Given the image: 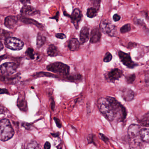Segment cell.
<instances>
[{
  "instance_id": "6da1fadb",
  "label": "cell",
  "mask_w": 149,
  "mask_h": 149,
  "mask_svg": "<svg viewBox=\"0 0 149 149\" xmlns=\"http://www.w3.org/2000/svg\"><path fill=\"white\" fill-rule=\"evenodd\" d=\"M106 97L112 106L115 115V119L118 123L124 122L127 116V109L115 97L111 96H107Z\"/></svg>"
},
{
  "instance_id": "7a4b0ae2",
  "label": "cell",
  "mask_w": 149,
  "mask_h": 149,
  "mask_svg": "<svg viewBox=\"0 0 149 149\" xmlns=\"http://www.w3.org/2000/svg\"><path fill=\"white\" fill-rule=\"evenodd\" d=\"M97 105L100 112L110 122L115 120L113 109L109 100L106 97H102L97 100Z\"/></svg>"
},
{
  "instance_id": "3957f363",
  "label": "cell",
  "mask_w": 149,
  "mask_h": 149,
  "mask_svg": "<svg viewBox=\"0 0 149 149\" xmlns=\"http://www.w3.org/2000/svg\"><path fill=\"white\" fill-rule=\"evenodd\" d=\"M14 134V130L8 119L0 121V140L3 142L8 141L13 137Z\"/></svg>"
},
{
  "instance_id": "277c9868",
  "label": "cell",
  "mask_w": 149,
  "mask_h": 149,
  "mask_svg": "<svg viewBox=\"0 0 149 149\" xmlns=\"http://www.w3.org/2000/svg\"><path fill=\"white\" fill-rule=\"evenodd\" d=\"M47 69L49 71L63 76L69 75L70 71V68L68 65L60 62L50 63L48 65Z\"/></svg>"
},
{
  "instance_id": "5b68a950",
  "label": "cell",
  "mask_w": 149,
  "mask_h": 149,
  "mask_svg": "<svg viewBox=\"0 0 149 149\" xmlns=\"http://www.w3.org/2000/svg\"><path fill=\"white\" fill-rule=\"evenodd\" d=\"M100 30L109 36H115L116 34V28L109 21L103 19L100 23Z\"/></svg>"
},
{
  "instance_id": "8992f818",
  "label": "cell",
  "mask_w": 149,
  "mask_h": 149,
  "mask_svg": "<svg viewBox=\"0 0 149 149\" xmlns=\"http://www.w3.org/2000/svg\"><path fill=\"white\" fill-rule=\"evenodd\" d=\"M5 45L8 48L13 50H20L23 48L24 43L15 37H7L5 40Z\"/></svg>"
},
{
  "instance_id": "52a82bcc",
  "label": "cell",
  "mask_w": 149,
  "mask_h": 149,
  "mask_svg": "<svg viewBox=\"0 0 149 149\" xmlns=\"http://www.w3.org/2000/svg\"><path fill=\"white\" fill-rule=\"evenodd\" d=\"M18 68V64L15 63H6L0 66V74L6 76L13 74Z\"/></svg>"
},
{
  "instance_id": "ba28073f",
  "label": "cell",
  "mask_w": 149,
  "mask_h": 149,
  "mask_svg": "<svg viewBox=\"0 0 149 149\" xmlns=\"http://www.w3.org/2000/svg\"><path fill=\"white\" fill-rule=\"evenodd\" d=\"M118 56L121 62L129 68L133 69L138 66L137 63L134 62L132 60L130 54L125 53L123 51H119Z\"/></svg>"
},
{
  "instance_id": "9c48e42d",
  "label": "cell",
  "mask_w": 149,
  "mask_h": 149,
  "mask_svg": "<svg viewBox=\"0 0 149 149\" xmlns=\"http://www.w3.org/2000/svg\"><path fill=\"white\" fill-rule=\"evenodd\" d=\"M63 14L65 16L70 17L76 29H78L79 23L81 22L83 17L81 11L78 8H75L70 15L67 14L65 11H64Z\"/></svg>"
},
{
  "instance_id": "30bf717a",
  "label": "cell",
  "mask_w": 149,
  "mask_h": 149,
  "mask_svg": "<svg viewBox=\"0 0 149 149\" xmlns=\"http://www.w3.org/2000/svg\"><path fill=\"white\" fill-rule=\"evenodd\" d=\"M123 75V72L118 68H114L110 70L105 74V77L109 81L114 83L119 80Z\"/></svg>"
},
{
  "instance_id": "8fae6325",
  "label": "cell",
  "mask_w": 149,
  "mask_h": 149,
  "mask_svg": "<svg viewBox=\"0 0 149 149\" xmlns=\"http://www.w3.org/2000/svg\"><path fill=\"white\" fill-rule=\"evenodd\" d=\"M140 126L139 125L132 124L129 126L127 130L128 136L130 139H135L139 135Z\"/></svg>"
},
{
  "instance_id": "7c38bea8",
  "label": "cell",
  "mask_w": 149,
  "mask_h": 149,
  "mask_svg": "<svg viewBox=\"0 0 149 149\" xmlns=\"http://www.w3.org/2000/svg\"><path fill=\"white\" fill-rule=\"evenodd\" d=\"M121 97L124 101L127 102H131L135 98V92L131 89L125 88L121 90Z\"/></svg>"
},
{
  "instance_id": "4fadbf2b",
  "label": "cell",
  "mask_w": 149,
  "mask_h": 149,
  "mask_svg": "<svg viewBox=\"0 0 149 149\" xmlns=\"http://www.w3.org/2000/svg\"><path fill=\"white\" fill-rule=\"evenodd\" d=\"M102 34L100 29L95 27L91 30V32L90 42L91 43H96L99 42L101 40Z\"/></svg>"
},
{
  "instance_id": "5bb4252c",
  "label": "cell",
  "mask_w": 149,
  "mask_h": 149,
  "mask_svg": "<svg viewBox=\"0 0 149 149\" xmlns=\"http://www.w3.org/2000/svg\"><path fill=\"white\" fill-rule=\"evenodd\" d=\"M79 37L81 44H84L88 41L89 37V29L88 28L84 26L81 29L80 31Z\"/></svg>"
},
{
  "instance_id": "9a60e30c",
  "label": "cell",
  "mask_w": 149,
  "mask_h": 149,
  "mask_svg": "<svg viewBox=\"0 0 149 149\" xmlns=\"http://www.w3.org/2000/svg\"><path fill=\"white\" fill-rule=\"evenodd\" d=\"M18 17L15 16H9L5 19V25L9 29H13L18 22Z\"/></svg>"
},
{
  "instance_id": "2e32d148",
  "label": "cell",
  "mask_w": 149,
  "mask_h": 149,
  "mask_svg": "<svg viewBox=\"0 0 149 149\" xmlns=\"http://www.w3.org/2000/svg\"><path fill=\"white\" fill-rule=\"evenodd\" d=\"M80 42L76 38H72L69 41L68 47L71 51H76L80 48Z\"/></svg>"
},
{
  "instance_id": "e0dca14e",
  "label": "cell",
  "mask_w": 149,
  "mask_h": 149,
  "mask_svg": "<svg viewBox=\"0 0 149 149\" xmlns=\"http://www.w3.org/2000/svg\"><path fill=\"white\" fill-rule=\"evenodd\" d=\"M140 139L145 143H149V130L148 128H143L140 129L139 132Z\"/></svg>"
},
{
  "instance_id": "ac0fdd59",
  "label": "cell",
  "mask_w": 149,
  "mask_h": 149,
  "mask_svg": "<svg viewBox=\"0 0 149 149\" xmlns=\"http://www.w3.org/2000/svg\"><path fill=\"white\" fill-rule=\"evenodd\" d=\"M37 13L35 9L31 6L25 5L21 10V13L26 15H33Z\"/></svg>"
},
{
  "instance_id": "d6986e66",
  "label": "cell",
  "mask_w": 149,
  "mask_h": 149,
  "mask_svg": "<svg viewBox=\"0 0 149 149\" xmlns=\"http://www.w3.org/2000/svg\"><path fill=\"white\" fill-rule=\"evenodd\" d=\"M47 53L48 56L51 57L57 56L60 54V51L58 50V48L53 44L49 45L48 48Z\"/></svg>"
},
{
  "instance_id": "ffe728a7",
  "label": "cell",
  "mask_w": 149,
  "mask_h": 149,
  "mask_svg": "<svg viewBox=\"0 0 149 149\" xmlns=\"http://www.w3.org/2000/svg\"><path fill=\"white\" fill-rule=\"evenodd\" d=\"M18 19L20 20L22 22L24 23H26V24H32L37 26L40 27L41 26V25L40 23H38L37 21L33 19H29L28 18H26V17H23L22 15H19L18 16Z\"/></svg>"
},
{
  "instance_id": "44dd1931",
  "label": "cell",
  "mask_w": 149,
  "mask_h": 149,
  "mask_svg": "<svg viewBox=\"0 0 149 149\" xmlns=\"http://www.w3.org/2000/svg\"><path fill=\"white\" fill-rule=\"evenodd\" d=\"M149 112L146 113L143 116L141 119L139 120L138 123L142 126L148 127L149 126Z\"/></svg>"
},
{
  "instance_id": "7402d4cb",
  "label": "cell",
  "mask_w": 149,
  "mask_h": 149,
  "mask_svg": "<svg viewBox=\"0 0 149 149\" xmlns=\"http://www.w3.org/2000/svg\"><path fill=\"white\" fill-rule=\"evenodd\" d=\"M17 105L21 110L26 111L27 110V102L24 98H19V99H18Z\"/></svg>"
},
{
  "instance_id": "603a6c76",
  "label": "cell",
  "mask_w": 149,
  "mask_h": 149,
  "mask_svg": "<svg viewBox=\"0 0 149 149\" xmlns=\"http://www.w3.org/2000/svg\"><path fill=\"white\" fill-rule=\"evenodd\" d=\"M99 10L94 7L90 8L87 10V15L88 18H93L97 15Z\"/></svg>"
},
{
  "instance_id": "cb8c5ba5",
  "label": "cell",
  "mask_w": 149,
  "mask_h": 149,
  "mask_svg": "<svg viewBox=\"0 0 149 149\" xmlns=\"http://www.w3.org/2000/svg\"><path fill=\"white\" fill-rule=\"evenodd\" d=\"M46 42V38L45 36L38 34L37 38V46L38 48H40L45 44Z\"/></svg>"
},
{
  "instance_id": "d4e9b609",
  "label": "cell",
  "mask_w": 149,
  "mask_h": 149,
  "mask_svg": "<svg viewBox=\"0 0 149 149\" xmlns=\"http://www.w3.org/2000/svg\"><path fill=\"white\" fill-rule=\"evenodd\" d=\"M82 77L80 74L72 75L69 76L68 75L67 78L68 79L69 81H71L75 82L77 81H80L81 80Z\"/></svg>"
},
{
  "instance_id": "484cf974",
  "label": "cell",
  "mask_w": 149,
  "mask_h": 149,
  "mask_svg": "<svg viewBox=\"0 0 149 149\" xmlns=\"http://www.w3.org/2000/svg\"><path fill=\"white\" fill-rule=\"evenodd\" d=\"M136 76L135 74H130L125 77V80L128 84H132L136 80Z\"/></svg>"
},
{
  "instance_id": "4316f807",
  "label": "cell",
  "mask_w": 149,
  "mask_h": 149,
  "mask_svg": "<svg viewBox=\"0 0 149 149\" xmlns=\"http://www.w3.org/2000/svg\"><path fill=\"white\" fill-rule=\"evenodd\" d=\"M26 55L29 59L31 60H34L35 59V55L34 53V50L33 49L29 48L27 49L26 51Z\"/></svg>"
},
{
  "instance_id": "83f0119b",
  "label": "cell",
  "mask_w": 149,
  "mask_h": 149,
  "mask_svg": "<svg viewBox=\"0 0 149 149\" xmlns=\"http://www.w3.org/2000/svg\"><path fill=\"white\" fill-rule=\"evenodd\" d=\"M131 29V25L130 24H126L124 25L120 29V32L121 33L124 34L130 32Z\"/></svg>"
},
{
  "instance_id": "f1b7e54d",
  "label": "cell",
  "mask_w": 149,
  "mask_h": 149,
  "mask_svg": "<svg viewBox=\"0 0 149 149\" xmlns=\"http://www.w3.org/2000/svg\"><path fill=\"white\" fill-rule=\"evenodd\" d=\"M112 56L109 52H106L104 57L103 61L105 63H109L112 60Z\"/></svg>"
},
{
  "instance_id": "f546056e",
  "label": "cell",
  "mask_w": 149,
  "mask_h": 149,
  "mask_svg": "<svg viewBox=\"0 0 149 149\" xmlns=\"http://www.w3.org/2000/svg\"><path fill=\"white\" fill-rule=\"evenodd\" d=\"M39 144L37 143L36 141H31V143H29L27 146V148L29 149H38L40 148Z\"/></svg>"
},
{
  "instance_id": "4dcf8cb0",
  "label": "cell",
  "mask_w": 149,
  "mask_h": 149,
  "mask_svg": "<svg viewBox=\"0 0 149 149\" xmlns=\"http://www.w3.org/2000/svg\"><path fill=\"white\" fill-rule=\"evenodd\" d=\"M92 5L94 6V7L99 10L101 4V0H90Z\"/></svg>"
},
{
  "instance_id": "1f68e13d",
  "label": "cell",
  "mask_w": 149,
  "mask_h": 149,
  "mask_svg": "<svg viewBox=\"0 0 149 149\" xmlns=\"http://www.w3.org/2000/svg\"><path fill=\"white\" fill-rule=\"evenodd\" d=\"M99 136L100 138L103 141H104V143H107L109 142V139L105 135L102 134V133H99Z\"/></svg>"
},
{
  "instance_id": "d6a6232c",
  "label": "cell",
  "mask_w": 149,
  "mask_h": 149,
  "mask_svg": "<svg viewBox=\"0 0 149 149\" xmlns=\"http://www.w3.org/2000/svg\"><path fill=\"white\" fill-rule=\"evenodd\" d=\"M87 141L88 144L94 143V135L93 134H89L87 137Z\"/></svg>"
},
{
  "instance_id": "836d02e7",
  "label": "cell",
  "mask_w": 149,
  "mask_h": 149,
  "mask_svg": "<svg viewBox=\"0 0 149 149\" xmlns=\"http://www.w3.org/2000/svg\"><path fill=\"white\" fill-rule=\"evenodd\" d=\"M8 35V32L0 29V39L1 38L6 37Z\"/></svg>"
},
{
  "instance_id": "e575fe53",
  "label": "cell",
  "mask_w": 149,
  "mask_h": 149,
  "mask_svg": "<svg viewBox=\"0 0 149 149\" xmlns=\"http://www.w3.org/2000/svg\"><path fill=\"white\" fill-rule=\"evenodd\" d=\"M54 120L56 124V126L59 128H61L62 127V123H61V121L59 118H57L56 117L54 118Z\"/></svg>"
},
{
  "instance_id": "d590c367",
  "label": "cell",
  "mask_w": 149,
  "mask_h": 149,
  "mask_svg": "<svg viewBox=\"0 0 149 149\" xmlns=\"http://www.w3.org/2000/svg\"><path fill=\"white\" fill-rule=\"evenodd\" d=\"M56 37L58 39H61V40H63L66 38V35L63 33H57L56 35Z\"/></svg>"
},
{
  "instance_id": "8d00e7d4",
  "label": "cell",
  "mask_w": 149,
  "mask_h": 149,
  "mask_svg": "<svg viewBox=\"0 0 149 149\" xmlns=\"http://www.w3.org/2000/svg\"><path fill=\"white\" fill-rule=\"evenodd\" d=\"M120 19H121V16L119 15L118 14H116L113 15V19L114 22H116L119 21Z\"/></svg>"
},
{
  "instance_id": "74e56055",
  "label": "cell",
  "mask_w": 149,
  "mask_h": 149,
  "mask_svg": "<svg viewBox=\"0 0 149 149\" xmlns=\"http://www.w3.org/2000/svg\"><path fill=\"white\" fill-rule=\"evenodd\" d=\"M8 90L6 89L0 88V94H9Z\"/></svg>"
},
{
  "instance_id": "f35d334b",
  "label": "cell",
  "mask_w": 149,
  "mask_h": 149,
  "mask_svg": "<svg viewBox=\"0 0 149 149\" xmlns=\"http://www.w3.org/2000/svg\"><path fill=\"white\" fill-rule=\"evenodd\" d=\"M149 75L148 73H147V74L146 75L145 77V82L146 84L147 85V87L149 86Z\"/></svg>"
},
{
  "instance_id": "ab89813d",
  "label": "cell",
  "mask_w": 149,
  "mask_h": 149,
  "mask_svg": "<svg viewBox=\"0 0 149 149\" xmlns=\"http://www.w3.org/2000/svg\"><path fill=\"white\" fill-rule=\"evenodd\" d=\"M44 149H49L51 148V144L49 142H47L45 143L44 146Z\"/></svg>"
},
{
  "instance_id": "60d3db41",
  "label": "cell",
  "mask_w": 149,
  "mask_h": 149,
  "mask_svg": "<svg viewBox=\"0 0 149 149\" xmlns=\"http://www.w3.org/2000/svg\"><path fill=\"white\" fill-rule=\"evenodd\" d=\"M21 2L24 5H26L29 3H30V0H20Z\"/></svg>"
},
{
  "instance_id": "b9f144b4",
  "label": "cell",
  "mask_w": 149,
  "mask_h": 149,
  "mask_svg": "<svg viewBox=\"0 0 149 149\" xmlns=\"http://www.w3.org/2000/svg\"><path fill=\"white\" fill-rule=\"evenodd\" d=\"M51 135L54 137H58L60 135V133L59 132H57L56 133H51Z\"/></svg>"
},
{
  "instance_id": "7bdbcfd3",
  "label": "cell",
  "mask_w": 149,
  "mask_h": 149,
  "mask_svg": "<svg viewBox=\"0 0 149 149\" xmlns=\"http://www.w3.org/2000/svg\"><path fill=\"white\" fill-rule=\"evenodd\" d=\"M135 45H136V43H133V42H130V43H129L128 48L130 49L133 48L135 47Z\"/></svg>"
},
{
  "instance_id": "ee69618b",
  "label": "cell",
  "mask_w": 149,
  "mask_h": 149,
  "mask_svg": "<svg viewBox=\"0 0 149 149\" xmlns=\"http://www.w3.org/2000/svg\"><path fill=\"white\" fill-rule=\"evenodd\" d=\"M59 12H57V14H56V15L54 17H52V18H50V19H55L56 20V21H58V19H59Z\"/></svg>"
},
{
  "instance_id": "f6af8a7d",
  "label": "cell",
  "mask_w": 149,
  "mask_h": 149,
  "mask_svg": "<svg viewBox=\"0 0 149 149\" xmlns=\"http://www.w3.org/2000/svg\"><path fill=\"white\" fill-rule=\"evenodd\" d=\"M4 48V46H3V43L1 42V39H0V51H1Z\"/></svg>"
},
{
  "instance_id": "bcb514c9",
  "label": "cell",
  "mask_w": 149,
  "mask_h": 149,
  "mask_svg": "<svg viewBox=\"0 0 149 149\" xmlns=\"http://www.w3.org/2000/svg\"><path fill=\"white\" fill-rule=\"evenodd\" d=\"M4 108L1 105H0V114H3L4 113Z\"/></svg>"
},
{
  "instance_id": "7dc6e473",
  "label": "cell",
  "mask_w": 149,
  "mask_h": 149,
  "mask_svg": "<svg viewBox=\"0 0 149 149\" xmlns=\"http://www.w3.org/2000/svg\"><path fill=\"white\" fill-rule=\"evenodd\" d=\"M6 55H3L1 56H0V62L3 59H6Z\"/></svg>"
}]
</instances>
